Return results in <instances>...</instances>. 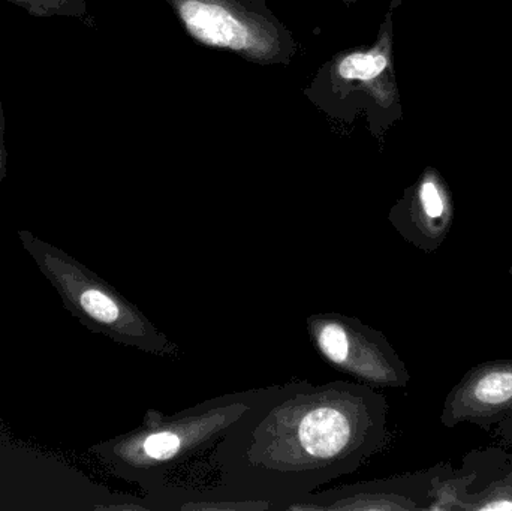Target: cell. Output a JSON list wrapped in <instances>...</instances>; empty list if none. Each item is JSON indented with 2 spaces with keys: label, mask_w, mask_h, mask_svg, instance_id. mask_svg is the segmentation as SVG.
Instances as JSON below:
<instances>
[{
  "label": "cell",
  "mask_w": 512,
  "mask_h": 511,
  "mask_svg": "<svg viewBox=\"0 0 512 511\" xmlns=\"http://www.w3.org/2000/svg\"><path fill=\"white\" fill-rule=\"evenodd\" d=\"M188 29L206 44L240 50L245 47L248 30L231 12L215 3L188 0L180 8Z\"/></svg>",
  "instance_id": "277c9868"
},
{
  "label": "cell",
  "mask_w": 512,
  "mask_h": 511,
  "mask_svg": "<svg viewBox=\"0 0 512 511\" xmlns=\"http://www.w3.org/2000/svg\"><path fill=\"white\" fill-rule=\"evenodd\" d=\"M462 510L512 511V465L504 462L480 489L466 495Z\"/></svg>",
  "instance_id": "5b68a950"
},
{
  "label": "cell",
  "mask_w": 512,
  "mask_h": 511,
  "mask_svg": "<svg viewBox=\"0 0 512 511\" xmlns=\"http://www.w3.org/2000/svg\"><path fill=\"white\" fill-rule=\"evenodd\" d=\"M512 417V359L492 360L469 369L450 390L441 423L457 428L468 423L490 429Z\"/></svg>",
  "instance_id": "7a4b0ae2"
},
{
  "label": "cell",
  "mask_w": 512,
  "mask_h": 511,
  "mask_svg": "<svg viewBox=\"0 0 512 511\" xmlns=\"http://www.w3.org/2000/svg\"><path fill=\"white\" fill-rule=\"evenodd\" d=\"M319 347L324 351L325 356L334 363H342L349 354V342L345 332L339 326L325 327L319 333Z\"/></svg>",
  "instance_id": "9c48e42d"
},
{
  "label": "cell",
  "mask_w": 512,
  "mask_h": 511,
  "mask_svg": "<svg viewBox=\"0 0 512 511\" xmlns=\"http://www.w3.org/2000/svg\"><path fill=\"white\" fill-rule=\"evenodd\" d=\"M388 65L390 60L381 51L351 54L339 63V74L346 80H373L384 74Z\"/></svg>",
  "instance_id": "8992f818"
},
{
  "label": "cell",
  "mask_w": 512,
  "mask_h": 511,
  "mask_svg": "<svg viewBox=\"0 0 512 511\" xmlns=\"http://www.w3.org/2000/svg\"><path fill=\"white\" fill-rule=\"evenodd\" d=\"M182 441L173 432H158L149 435L143 441V452L147 458L156 461H167L173 458L174 453L179 452Z\"/></svg>",
  "instance_id": "ba28073f"
},
{
  "label": "cell",
  "mask_w": 512,
  "mask_h": 511,
  "mask_svg": "<svg viewBox=\"0 0 512 511\" xmlns=\"http://www.w3.org/2000/svg\"><path fill=\"white\" fill-rule=\"evenodd\" d=\"M18 239L51 287L63 308L84 327L104 333L122 344H137L141 327L137 312L107 282L63 251L29 230H18Z\"/></svg>",
  "instance_id": "6da1fadb"
},
{
  "label": "cell",
  "mask_w": 512,
  "mask_h": 511,
  "mask_svg": "<svg viewBox=\"0 0 512 511\" xmlns=\"http://www.w3.org/2000/svg\"><path fill=\"white\" fill-rule=\"evenodd\" d=\"M496 432H498L499 437H501L505 443L512 444V417L499 423Z\"/></svg>",
  "instance_id": "8fae6325"
},
{
  "label": "cell",
  "mask_w": 512,
  "mask_h": 511,
  "mask_svg": "<svg viewBox=\"0 0 512 511\" xmlns=\"http://www.w3.org/2000/svg\"><path fill=\"white\" fill-rule=\"evenodd\" d=\"M454 216L456 207L450 185L435 168H427L412 191L399 228L417 248L438 251L450 236Z\"/></svg>",
  "instance_id": "3957f363"
},
{
  "label": "cell",
  "mask_w": 512,
  "mask_h": 511,
  "mask_svg": "<svg viewBox=\"0 0 512 511\" xmlns=\"http://www.w3.org/2000/svg\"><path fill=\"white\" fill-rule=\"evenodd\" d=\"M8 149L5 143V111L0 101V183L8 176Z\"/></svg>",
  "instance_id": "30bf717a"
},
{
  "label": "cell",
  "mask_w": 512,
  "mask_h": 511,
  "mask_svg": "<svg viewBox=\"0 0 512 511\" xmlns=\"http://www.w3.org/2000/svg\"><path fill=\"white\" fill-rule=\"evenodd\" d=\"M24 9L32 17H77L83 18L86 8L84 0H0Z\"/></svg>",
  "instance_id": "52a82bcc"
}]
</instances>
